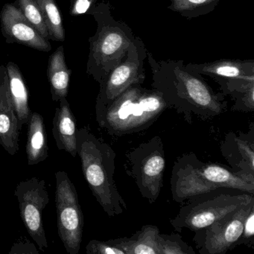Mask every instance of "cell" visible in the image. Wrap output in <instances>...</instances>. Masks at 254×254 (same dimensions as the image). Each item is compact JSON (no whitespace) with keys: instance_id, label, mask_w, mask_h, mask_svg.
<instances>
[{"instance_id":"6da1fadb","label":"cell","mask_w":254,"mask_h":254,"mask_svg":"<svg viewBox=\"0 0 254 254\" xmlns=\"http://www.w3.org/2000/svg\"><path fill=\"white\" fill-rule=\"evenodd\" d=\"M152 72L153 89L161 93L169 108L176 110L186 121L193 117L206 120L227 110L225 96L216 93L201 75L187 67L183 61H156L147 52Z\"/></svg>"},{"instance_id":"7a4b0ae2","label":"cell","mask_w":254,"mask_h":254,"mask_svg":"<svg viewBox=\"0 0 254 254\" xmlns=\"http://www.w3.org/2000/svg\"><path fill=\"white\" fill-rule=\"evenodd\" d=\"M77 154L89 188L105 213L110 217L123 214L127 205L114 181L117 154L111 145L81 127L77 136Z\"/></svg>"},{"instance_id":"3957f363","label":"cell","mask_w":254,"mask_h":254,"mask_svg":"<svg viewBox=\"0 0 254 254\" xmlns=\"http://www.w3.org/2000/svg\"><path fill=\"white\" fill-rule=\"evenodd\" d=\"M168 108L160 92L136 84L107 106L96 109V120L110 134L125 136L146 130Z\"/></svg>"},{"instance_id":"277c9868","label":"cell","mask_w":254,"mask_h":254,"mask_svg":"<svg viewBox=\"0 0 254 254\" xmlns=\"http://www.w3.org/2000/svg\"><path fill=\"white\" fill-rule=\"evenodd\" d=\"M97 23L96 33L89 39L90 53L87 72L99 84L127 56L134 41L131 29L124 22L116 20L109 4L100 2L90 11Z\"/></svg>"},{"instance_id":"5b68a950","label":"cell","mask_w":254,"mask_h":254,"mask_svg":"<svg viewBox=\"0 0 254 254\" xmlns=\"http://www.w3.org/2000/svg\"><path fill=\"white\" fill-rule=\"evenodd\" d=\"M214 191L189 200L178 215L169 221L172 227L178 232L184 229L197 231L209 227L241 206L254 201V194L249 193L214 194Z\"/></svg>"},{"instance_id":"8992f818","label":"cell","mask_w":254,"mask_h":254,"mask_svg":"<svg viewBox=\"0 0 254 254\" xmlns=\"http://www.w3.org/2000/svg\"><path fill=\"white\" fill-rule=\"evenodd\" d=\"M126 172L134 181L141 195L150 203L158 198L166 169L164 145L155 136L126 154Z\"/></svg>"},{"instance_id":"52a82bcc","label":"cell","mask_w":254,"mask_h":254,"mask_svg":"<svg viewBox=\"0 0 254 254\" xmlns=\"http://www.w3.org/2000/svg\"><path fill=\"white\" fill-rule=\"evenodd\" d=\"M56 181L55 201L59 238L68 254H78L84 225L78 192L66 172H56Z\"/></svg>"},{"instance_id":"ba28073f","label":"cell","mask_w":254,"mask_h":254,"mask_svg":"<svg viewBox=\"0 0 254 254\" xmlns=\"http://www.w3.org/2000/svg\"><path fill=\"white\" fill-rule=\"evenodd\" d=\"M147 52L142 40L136 37L129 47L126 59L99 84L96 110L107 106L131 86L143 84L145 79L144 63L147 59Z\"/></svg>"},{"instance_id":"9c48e42d","label":"cell","mask_w":254,"mask_h":254,"mask_svg":"<svg viewBox=\"0 0 254 254\" xmlns=\"http://www.w3.org/2000/svg\"><path fill=\"white\" fill-rule=\"evenodd\" d=\"M254 201L227 214L209 227L194 232V241L200 254H223L239 245L244 223Z\"/></svg>"},{"instance_id":"30bf717a","label":"cell","mask_w":254,"mask_h":254,"mask_svg":"<svg viewBox=\"0 0 254 254\" xmlns=\"http://www.w3.org/2000/svg\"><path fill=\"white\" fill-rule=\"evenodd\" d=\"M18 200L20 216L31 237L41 251L48 248L43 221V212L50 203V195L44 180L36 177L20 181L14 191Z\"/></svg>"},{"instance_id":"8fae6325","label":"cell","mask_w":254,"mask_h":254,"mask_svg":"<svg viewBox=\"0 0 254 254\" xmlns=\"http://www.w3.org/2000/svg\"><path fill=\"white\" fill-rule=\"evenodd\" d=\"M2 32L8 42L17 43L39 51L49 52L51 44L40 35L19 8L6 4L1 12Z\"/></svg>"},{"instance_id":"7c38bea8","label":"cell","mask_w":254,"mask_h":254,"mask_svg":"<svg viewBox=\"0 0 254 254\" xmlns=\"http://www.w3.org/2000/svg\"><path fill=\"white\" fill-rule=\"evenodd\" d=\"M20 129L10 93L6 66H0V145L13 156L18 152Z\"/></svg>"},{"instance_id":"4fadbf2b","label":"cell","mask_w":254,"mask_h":254,"mask_svg":"<svg viewBox=\"0 0 254 254\" xmlns=\"http://www.w3.org/2000/svg\"><path fill=\"white\" fill-rule=\"evenodd\" d=\"M223 157L239 173L254 175V127L251 126L249 133L230 132L221 143Z\"/></svg>"},{"instance_id":"5bb4252c","label":"cell","mask_w":254,"mask_h":254,"mask_svg":"<svg viewBox=\"0 0 254 254\" xmlns=\"http://www.w3.org/2000/svg\"><path fill=\"white\" fill-rule=\"evenodd\" d=\"M198 164L204 179L216 190L228 189L254 194V175L239 173L218 163H203L199 160Z\"/></svg>"},{"instance_id":"9a60e30c","label":"cell","mask_w":254,"mask_h":254,"mask_svg":"<svg viewBox=\"0 0 254 254\" xmlns=\"http://www.w3.org/2000/svg\"><path fill=\"white\" fill-rule=\"evenodd\" d=\"M53 120V134L58 148L66 151L72 157L77 156L78 129L75 116L66 98L59 101Z\"/></svg>"},{"instance_id":"2e32d148","label":"cell","mask_w":254,"mask_h":254,"mask_svg":"<svg viewBox=\"0 0 254 254\" xmlns=\"http://www.w3.org/2000/svg\"><path fill=\"white\" fill-rule=\"evenodd\" d=\"M186 66L200 75L210 77L212 79L242 78L254 81V61L253 60L223 59L200 64L191 63Z\"/></svg>"},{"instance_id":"e0dca14e","label":"cell","mask_w":254,"mask_h":254,"mask_svg":"<svg viewBox=\"0 0 254 254\" xmlns=\"http://www.w3.org/2000/svg\"><path fill=\"white\" fill-rule=\"evenodd\" d=\"M26 153L28 165L35 166L49 157L48 138L43 116L32 112L27 124Z\"/></svg>"},{"instance_id":"ac0fdd59","label":"cell","mask_w":254,"mask_h":254,"mask_svg":"<svg viewBox=\"0 0 254 254\" xmlns=\"http://www.w3.org/2000/svg\"><path fill=\"white\" fill-rule=\"evenodd\" d=\"M158 227L152 224L142 226L130 237L110 239V242L123 250L126 254H159L157 238Z\"/></svg>"},{"instance_id":"d6986e66","label":"cell","mask_w":254,"mask_h":254,"mask_svg":"<svg viewBox=\"0 0 254 254\" xmlns=\"http://www.w3.org/2000/svg\"><path fill=\"white\" fill-rule=\"evenodd\" d=\"M221 93L234 101L233 111L253 112L254 110V81L242 78H214Z\"/></svg>"},{"instance_id":"ffe728a7","label":"cell","mask_w":254,"mask_h":254,"mask_svg":"<svg viewBox=\"0 0 254 254\" xmlns=\"http://www.w3.org/2000/svg\"><path fill=\"white\" fill-rule=\"evenodd\" d=\"M9 82L10 93L14 102L16 114L19 122L20 130L24 125H27L30 119L32 111L29 104V94L26 82L18 66L9 62L6 66Z\"/></svg>"},{"instance_id":"44dd1931","label":"cell","mask_w":254,"mask_h":254,"mask_svg":"<svg viewBox=\"0 0 254 254\" xmlns=\"http://www.w3.org/2000/svg\"><path fill=\"white\" fill-rule=\"evenodd\" d=\"M71 73L72 72L65 62L64 47L61 46L50 56L47 70L52 98L54 102H59L67 96Z\"/></svg>"},{"instance_id":"7402d4cb","label":"cell","mask_w":254,"mask_h":254,"mask_svg":"<svg viewBox=\"0 0 254 254\" xmlns=\"http://www.w3.org/2000/svg\"><path fill=\"white\" fill-rule=\"evenodd\" d=\"M168 8L188 20L197 18L212 12L221 0H167Z\"/></svg>"},{"instance_id":"603a6c76","label":"cell","mask_w":254,"mask_h":254,"mask_svg":"<svg viewBox=\"0 0 254 254\" xmlns=\"http://www.w3.org/2000/svg\"><path fill=\"white\" fill-rule=\"evenodd\" d=\"M48 29L50 39L53 41H65V32L60 11L56 0H36Z\"/></svg>"},{"instance_id":"cb8c5ba5","label":"cell","mask_w":254,"mask_h":254,"mask_svg":"<svg viewBox=\"0 0 254 254\" xmlns=\"http://www.w3.org/2000/svg\"><path fill=\"white\" fill-rule=\"evenodd\" d=\"M159 254H195V251L183 240L180 235L159 233L157 238Z\"/></svg>"},{"instance_id":"d4e9b609","label":"cell","mask_w":254,"mask_h":254,"mask_svg":"<svg viewBox=\"0 0 254 254\" xmlns=\"http://www.w3.org/2000/svg\"><path fill=\"white\" fill-rule=\"evenodd\" d=\"M20 10L28 21L35 28L41 36L49 40L48 29L36 0H18Z\"/></svg>"},{"instance_id":"484cf974","label":"cell","mask_w":254,"mask_h":254,"mask_svg":"<svg viewBox=\"0 0 254 254\" xmlns=\"http://www.w3.org/2000/svg\"><path fill=\"white\" fill-rule=\"evenodd\" d=\"M87 254H126L123 250L113 245L109 241H90L86 247Z\"/></svg>"},{"instance_id":"4316f807","label":"cell","mask_w":254,"mask_h":254,"mask_svg":"<svg viewBox=\"0 0 254 254\" xmlns=\"http://www.w3.org/2000/svg\"><path fill=\"white\" fill-rule=\"evenodd\" d=\"M254 208L250 211L244 223L243 232L239 240V245H245L254 248Z\"/></svg>"},{"instance_id":"83f0119b","label":"cell","mask_w":254,"mask_h":254,"mask_svg":"<svg viewBox=\"0 0 254 254\" xmlns=\"http://www.w3.org/2000/svg\"><path fill=\"white\" fill-rule=\"evenodd\" d=\"M98 0H71V15L78 16L90 12L96 5Z\"/></svg>"},{"instance_id":"f1b7e54d","label":"cell","mask_w":254,"mask_h":254,"mask_svg":"<svg viewBox=\"0 0 254 254\" xmlns=\"http://www.w3.org/2000/svg\"><path fill=\"white\" fill-rule=\"evenodd\" d=\"M9 254H38V251L33 244L18 242L12 247Z\"/></svg>"}]
</instances>
